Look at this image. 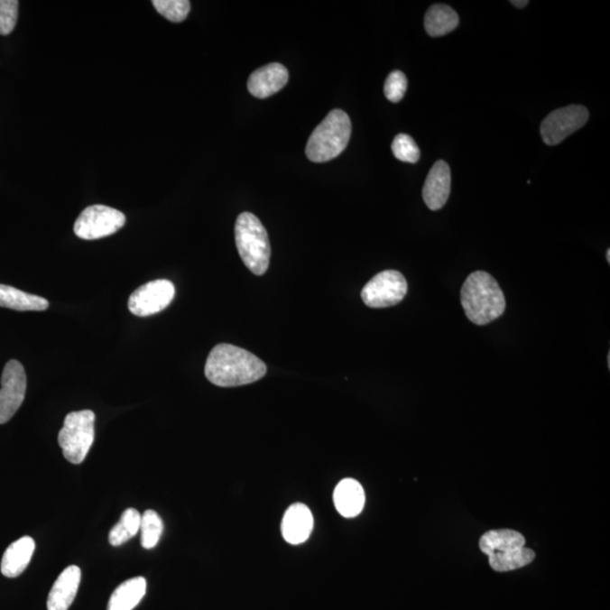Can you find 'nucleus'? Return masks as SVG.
Masks as SVG:
<instances>
[{"label":"nucleus","instance_id":"nucleus-29","mask_svg":"<svg viewBox=\"0 0 610 610\" xmlns=\"http://www.w3.org/2000/svg\"><path fill=\"white\" fill-rule=\"evenodd\" d=\"M605 257H607V263H610V250L609 249L607 250V255H605Z\"/></svg>","mask_w":610,"mask_h":610},{"label":"nucleus","instance_id":"nucleus-26","mask_svg":"<svg viewBox=\"0 0 610 610\" xmlns=\"http://www.w3.org/2000/svg\"><path fill=\"white\" fill-rule=\"evenodd\" d=\"M19 5L17 0H0V35H8L14 31Z\"/></svg>","mask_w":610,"mask_h":610},{"label":"nucleus","instance_id":"nucleus-12","mask_svg":"<svg viewBox=\"0 0 610 610\" xmlns=\"http://www.w3.org/2000/svg\"><path fill=\"white\" fill-rule=\"evenodd\" d=\"M313 524H315V520L307 505L302 504L291 505L282 518V537L289 544H303L310 537Z\"/></svg>","mask_w":610,"mask_h":610},{"label":"nucleus","instance_id":"nucleus-14","mask_svg":"<svg viewBox=\"0 0 610 610\" xmlns=\"http://www.w3.org/2000/svg\"><path fill=\"white\" fill-rule=\"evenodd\" d=\"M80 578L82 572L79 567L66 568L49 592L48 610H69L78 595Z\"/></svg>","mask_w":610,"mask_h":610},{"label":"nucleus","instance_id":"nucleus-16","mask_svg":"<svg viewBox=\"0 0 610 610\" xmlns=\"http://www.w3.org/2000/svg\"><path fill=\"white\" fill-rule=\"evenodd\" d=\"M35 542L29 536L22 537L13 542L3 556L0 571L6 578H17L25 571L32 559Z\"/></svg>","mask_w":610,"mask_h":610},{"label":"nucleus","instance_id":"nucleus-9","mask_svg":"<svg viewBox=\"0 0 610 610\" xmlns=\"http://www.w3.org/2000/svg\"><path fill=\"white\" fill-rule=\"evenodd\" d=\"M589 119V111L582 106H569L555 110L546 116L541 125L542 141L554 146L569 134L583 127Z\"/></svg>","mask_w":610,"mask_h":610},{"label":"nucleus","instance_id":"nucleus-3","mask_svg":"<svg viewBox=\"0 0 610 610\" xmlns=\"http://www.w3.org/2000/svg\"><path fill=\"white\" fill-rule=\"evenodd\" d=\"M351 134L352 124L347 112L333 110L313 130L305 148V154L312 162H328L342 154L348 145Z\"/></svg>","mask_w":610,"mask_h":610},{"label":"nucleus","instance_id":"nucleus-17","mask_svg":"<svg viewBox=\"0 0 610 610\" xmlns=\"http://www.w3.org/2000/svg\"><path fill=\"white\" fill-rule=\"evenodd\" d=\"M147 582L142 577L121 583L111 595L106 610H133L146 595Z\"/></svg>","mask_w":610,"mask_h":610},{"label":"nucleus","instance_id":"nucleus-19","mask_svg":"<svg viewBox=\"0 0 610 610\" xmlns=\"http://www.w3.org/2000/svg\"><path fill=\"white\" fill-rule=\"evenodd\" d=\"M0 307L15 311H44L49 308V300L15 287L0 284Z\"/></svg>","mask_w":610,"mask_h":610},{"label":"nucleus","instance_id":"nucleus-21","mask_svg":"<svg viewBox=\"0 0 610 610\" xmlns=\"http://www.w3.org/2000/svg\"><path fill=\"white\" fill-rule=\"evenodd\" d=\"M535 558V551L531 549H526V547L505 551V553L502 554L488 556L490 565L496 572L514 571V569L527 567V565L533 562Z\"/></svg>","mask_w":610,"mask_h":610},{"label":"nucleus","instance_id":"nucleus-11","mask_svg":"<svg viewBox=\"0 0 610 610\" xmlns=\"http://www.w3.org/2000/svg\"><path fill=\"white\" fill-rule=\"evenodd\" d=\"M451 190L450 168L438 161L430 169L423 187V199L430 210H439L447 204Z\"/></svg>","mask_w":610,"mask_h":610},{"label":"nucleus","instance_id":"nucleus-27","mask_svg":"<svg viewBox=\"0 0 610 610\" xmlns=\"http://www.w3.org/2000/svg\"><path fill=\"white\" fill-rule=\"evenodd\" d=\"M407 78L401 70L389 74L384 83V96L390 102L398 103L402 100L407 91Z\"/></svg>","mask_w":610,"mask_h":610},{"label":"nucleus","instance_id":"nucleus-18","mask_svg":"<svg viewBox=\"0 0 610 610\" xmlns=\"http://www.w3.org/2000/svg\"><path fill=\"white\" fill-rule=\"evenodd\" d=\"M524 544L526 540L522 533L510 529L487 531L479 540V549L487 556L522 549Z\"/></svg>","mask_w":610,"mask_h":610},{"label":"nucleus","instance_id":"nucleus-7","mask_svg":"<svg viewBox=\"0 0 610 610\" xmlns=\"http://www.w3.org/2000/svg\"><path fill=\"white\" fill-rule=\"evenodd\" d=\"M407 291V281L402 273L384 271L367 282L361 295L367 307L383 309L401 303Z\"/></svg>","mask_w":610,"mask_h":610},{"label":"nucleus","instance_id":"nucleus-6","mask_svg":"<svg viewBox=\"0 0 610 610\" xmlns=\"http://www.w3.org/2000/svg\"><path fill=\"white\" fill-rule=\"evenodd\" d=\"M125 217L120 210L105 205L85 208L76 219L75 235L83 240H98L115 235L125 226Z\"/></svg>","mask_w":610,"mask_h":610},{"label":"nucleus","instance_id":"nucleus-15","mask_svg":"<svg viewBox=\"0 0 610 610\" xmlns=\"http://www.w3.org/2000/svg\"><path fill=\"white\" fill-rule=\"evenodd\" d=\"M334 504L344 518H356L365 504V493L356 479H343L335 488Z\"/></svg>","mask_w":610,"mask_h":610},{"label":"nucleus","instance_id":"nucleus-22","mask_svg":"<svg viewBox=\"0 0 610 610\" xmlns=\"http://www.w3.org/2000/svg\"><path fill=\"white\" fill-rule=\"evenodd\" d=\"M142 514L136 509H127L121 515L120 522L111 529L109 542L112 546H120L141 531Z\"/></svg>","mask_w":610,"mask_h":610},{"label":"nucleus","instance_id":"nucleus-25","mask_svg":"<svg viewBox=\"0 0 610 610\" xmlns=\"http://www.w3.org/2000/svg\"><path fill=\"white\" fill-rule=\"evenodd\" d=\"M393 152L394 158L402 162L417 163L421 158L419 146L410 134H399L393 142Z\"/></svg>","mask_w":610,"mask_h":610},{"label":"nucleus","instance_id":"nucleus-1","mask_svg":"<svg viewBox=\"0 0 610 610\" xmlns=\"http://www.w3.org/2000/svg\"><path fill=\"white\" fill-rule=\"evenodd\" d=\"M266 374L267 366L260 358L230 344L215 347L205 365L206 378L223 388L254 384Z\"/></svg>","mask_w":610,"mask_h":610},{"label":"nucleus","instance_id":"nucleus-24","mask_svg":"<svg viewBox=\"0 0 610 610\" xmlns=\"http://www.w3.org/2000/svg\"><path fill=\"white\" fill-rule=\"evenodd\" d=\"M152 4L161 15L173 23L185 21L191 7L188 0H152Z\"/></svg>","mask_w":610,"mask_h":610},{"label":"nucleus","instance_id":"nucleus-20","mask_svg":"<svg viewBox=\"0 0 610 610\" xmlns=\"http://www.w3.org/2000/svg\"><path fill=\"white\" fill-rule=\"evenodd\" d=\"M459 24V16L447 5H433L426 13L424 26L430 37H442L452 32Z\"/></svg>","mask_w":610,"mask_h":610},{"label":"nucleus","instance_id":"nucleus-13","mask_svg":"<svg viewBox=\"0 0 610 610\" xmlns=\"http://www.w3.org/2000/svg\"><path fill=\"white\" fill-rule=\"evenodd\" d=\"M289 82V71L282 64H269L250 75L248 89L251 96L267 98L280 92Z\"/></svg>","mask_w":610,"mask_h":610},{"label":"nucleus","instance_id":"nucleus-8","mask_svg":"<svg viewBox=\"0 0 610 610\" xmlns=\"http://www.w3.org/2000/svg\"><path fill=\"white\" fill-rule=\"evenodd\" d=\"M176 289L172 282L158 280L138 287L130 295L129 311L137 317H150L165 310L172 302Z\"/></svg>","mask_w":610,"mask_h":610},{"label":"nucleus","instance_id":"nucleus-4","mask_svg":"<svg viewBox=\"0 0 610 610\" xmlns=\"http://www.w3.org/2000/svg\"><path fill=\"white\" fill-rule=\"evenodd\" d=\"M236 244L246 268L254 275H263L271 262V244L266 228L255 215H239L236 223Z\"/></svg>","mask_w":610,"mask_h":610},{"label":"nucleus","instance_id":"nucleus-23","mask_svg":"<svg viewBox=\"0 0 610 610\" xmlns=\"http://www.w3.org/2000/svg\"><path fill=\"white\" fill-rule=\"evenodd\" d=\"M141 531L143 549L152 550L159 544L163 532V522L155 511L147 510L142 514Z\"/></svg>","mask_w":610,"mask_h":610},{"label":"nucleus","instance_id":"nucleus-5","mask_svg":"<svg viewBox=\"0 0 610 610\" xmlns=\"http://www.w3.org/2000/svg\"><path fill=\"white\" fill-rule=\"evenodd\" d=\"M96 414L92 411H73L66 416L64 426L58 434V443L66 460L82 464L92 448L96 437Z\"/></svg>","mask_w":610,"mask_h":610},{"label":"nucleus","instance_id":"nucleus-10","mask_svg":"<svg viewBox=\"0 0 610 610\" xmlns=\"http://www.w3.org/2000/svg\"><path fill=\"white\" fill-rule=\"evenodd\" d=\"M26 374L19 361L12 360L4 367L0 389V424H6L24 402Z\"/></svg>","mask_w":610,"mask_h":610},{"label":"nucleus","instance_id":"nucleus-28","mask_svg":"<svg viewBox=\"0 0 610 610\" xmlns=\"http://www.w3.org/2000/svg\"><path fill=\"white\" fill-rule=\"evenodd\" d=\"M511 4H513V5L515 7L523 8L528 5L529 2L528 0H513Z\"/></svg>","mask_w":610,"mask_h":610},{"label":"nucleus","instance_id":"nucleus-2","mask_svg":"<svg viewBox=\"0 0 610 610\" xmlns=\"http://www.w3.org/2000/svg\"><path fill=\"white\" fill-rule=\"evenodd\" d=\"M461 304L470 322L478 326L499 319L506 308L504 291L485 272L470 273L461 289Z\"/></svg>","mask_w":610,"mask_h":610}]
</instances>
